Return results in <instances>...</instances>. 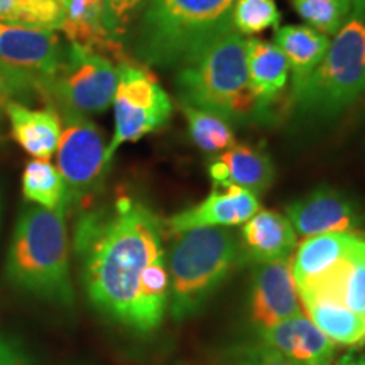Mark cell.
<instances>
[{
	"label": "cell",
	"instance_id": "obj_18",
	"mask_svg": "<svg viewBox=\"0 0 365 365\" xmlns=\"http://www.w3.org/2000/svg\"><path fill=\"white\" fill-rule=\"evenodd\" d=\"M249 85L252 90L259 120H271V107L287 85L289 66L284 54L274 43L262 39L245 41Z\"/></svg>",
	"mask_w": 365,
	"mask_h": 365
},
{
	"label": "cell",
	"instance_id": "obj_19",
	"mask_svg": "<svg viewBox=\"0 0 365 365\" xmlns=\"http://www.w3.org/2000/svg\"><path fill=\"white\" fill-rule=\"evenodd\" d=\"M12 127V137L36 159H49L56 153L61 137V117L49 105L43 110H33L21 102H11L6 108Z\"/></svg>",
	"mask_w": 365,
	"mask_h": 365
},
{
	"label": "cell",
	"instance_id": "obj_8",
	"mask_svg": "<svg viewBox=\"0 0 365 365\" xmlns=\"http://www.w3.org/2000/svg\"><path fill=\"white\" fill-rule=\"evenodd\" d=\"M117 73V88L112 100L115 132L105 150L107 170L122 144L137 143L163 129L173 115L170 95L145 68L120 61Z\"/></svg>",
	"mask_w": 365,
	"mask_h": 365
},
{
	"label": "cell",
	"instance_id": "obj_23",
	"mask_svg": "<svg viewBox=\"0 0 365 365\" xmlns=\"http://www.w3.org/2000/svg\"><path fill=\"white\" fill-rule=\"evenodd\" d=\"M22 193L27 202L46 210L66 208V185L48 159H33L22 173Z\"/></svg>",
	"mask_w": 365,
	"mask_h": 365
},
{
	"label": "cell",
	"instance_id": "obj_13",
	"mask_svg": "<svg viewBox=\"0 0 365 365\" xmlns=\"http://www.w3.org/2000/svg\"><path fill=\"white\" fill-rule=\"evenodd\" d=\"M261 210L259 196L252 191L230 186L223 191H212L203 202L190 207L164 222L171 234L195 230V228H217L244 225Z\"/></svg>",
	"mask_w": 365,
	"mask_h": 365
},
{
	"label": "cell",
	"instance_id": "obj_15",
	"mask_svg": "<svg viewBox=\"0 0 365 365\" xmlns=\"http://www.w3.org/2000/svg\"><path fill=\"white\" fill-rule=\"evenodd\" d=\"M210 178L215 188H244L261 195L271 188L276 170L269 153L264 148L249 144H234L213 159L208 166Z\"/></svg>",
	"mask_w": 365,
	"mask_h": 365
},
{
	"label": "cell",
	"instance_id": "obj_14",
	"mask_svg": "<svg viewBox=\"0 0 365 365\" xmlns=\"http://www.w3.org/2000/svg\"><path fill=\"white\" fill-rule=\"evenodd\" d=\"M257 335L259 340L294 365H333L335 360V344L304 313L261 330Z\"/></svg>",
	"mask_w": 365,
	"mask_h": 365
},
{
	"label": "cell",
	"instance_id": "obj_30",
	"mask_svg": "<svg viewBox=\"0 0 365 365\" xmlns=\"http://www.w3.org/2000/svg\"><path fill=\"white\" fill-rule=\"evenodd\" d=\"M31 91L38 93L36 78L0 61V125L6 117L7 105L17 102V98L29 97Z\"/></svg>",
	"mask_w": 365,
	"mask_h": 365
},
{
	"label": "cell",
	"instance_id": "obj_29",
	"mask_svg": "<svg viewBox=\"0 0 365 365\" xmlns=\"http://www.w3.org/2000/svg\"><path fill=\"white\" fill-rule=\"evenodd\" d=\"M344 307L365 317V237H360L350 255L344 289Z\"/></svg>",
	"mask_w": 365,
	"mask_h": 365
},
{
	"label": "cell",
	"instance_id": "obj_7",
	"mask_svg": "<svg viewBox=\"0 0 365 365\" xmlns=\"http://www.w3.org/2000/svg\"><path fill=\"white\" fill-rule=\"evenodd\" d=\"M117 80V66L110 59L86 46L71 43L58 71L38 83V93L48 98L49 105L56 103L59 110L81 115L100 113L112 103Z\"/></svg>",
	"mask_w": 365,
	"mask_h": 365
},
{
	"label": "cell",
	"instance_id": "obj_20",
	"mask_svg": "<svg viewBox=\"0 0 365 365\" xmlns=\"http://www.w3.org/2000/svg\"><path fill=\"white\" fill-rule=\"evenodd\" d=\"M360 237L357 234L333 232L307 237L296 249L293 266V277L296 287L307 286L308 282L325 274L350 254Z\"/></svg>",
	"mask_w": 365,
	"mask_h": 365
},
{
	"label": "cell",
	"instance_id": "obj_9",
	"mask_svg": "<svg viewBox=\"0 0 365 365\" xmlns=\"http://www.w3.org/2000/svg\"><path fill=\"white\" fill-rule=\"evenodd\" d=\"M61 137L58 144V171L66 185V205H80L100 186L105 166L103 132L81 113L61 110Z\"/></svg>",
	"mask_w": 365,
	"mask_h": 365
},
{
	"label": "cell",
	"instance_id": "obj_34",
	"mask_svg": "<svg viewBox=\"0 0 365 365\" xmlns=\"http://www.w3.org/2000/svg\"><path fill=\"white\" fill-rule=\"evenodd\" d=\"M354 11H365V0H350Z\"/></svg>",
	"mask_w": 365,
	"mask_h": 365
},
{
	"label": "cell",
	"instance_id": "obj_22",
	"mask_svg": "<svg viewBox=\"0 0 365 365\" xmlns=\"http://www.w3.org/2000/svg\"><path fill=\"white\" fill-rule=\"evenodd\" d=\"M307 317L333 344L362 345L365 336V317L335 303L314 301L303 304Z\"/></svg>",
	"mask_w": 365,
	"mask_h": 365
},
{
	"label": "cell",
	"instance_id": "obj_2",
	"mask_svg": "<svg viewBox=\"0 0 365 365\" xmlns=\"http://www.w3.org/2000/svg\"><path fill=\"white\" fill-rule=\"evenodd\" d=\"M66 208L29 207L21 213L6 261L11 286L58 307H73Z\"/></svg>",
	"mask_w": 365,
	"mask_h": 365
},
{
	"label": "cell",
	"instance_id": "obj_6",
	"mask_svg": "<svg viewBox=\"0 0 365 365\" xmlns=\"http://www.w3.org/2000/svg\"><path fill=\"white\" fill-rule=\"evenodd\" d=\"M365 93V11H352L312 75L293 90L299 115L330 120Z\"/></svg>",
	"mask_w": 365,
	"mask_h": 365
},
{
	"label": "cell",
	"instance_id": "obj_33",
	"mask_svg": "<svg viewBox=\"0 0 365 365\" xmlns=\"http://www.w3.org/2000/svg\"><path fill=\"white\" fill-rule=\"evenodd\" d=\"M333 365H365V354L359 350H350L336 360Z\"/></svg>",
	"mask_w": 365,
	"mask_h": 365
},
{
	"label": "cell",
	"instance_id": "obj_5",
	"mask_svg": "<svg viewBox=\"0 0 365 365\" xmlns=\"http://www.w3.org/2000/svg\"><path fill=\"white\" fill-rule=\"evenodd\" d=\"M244 36L232 29L181 66L176 76L181 105L217 113L232 122H261L249 85Z\"/></svg>",
	"mask_w": 365,
	"mask_h": 365
},
{
	"label": "cell",
	"instance_id": "obj_28",
	"mask_svg": "<svg viewBox=\"0 0 365 365\" xmlns=\"http://www.w3.org/2000/svg\"><path fill=\"white\" fill-rule=\"evenodd\" d=\"M218 365H294L262 340L237 344L223 352Z\"/></svg>",
	"mask_w": 365,
	"mask_h": 365
},
{
	"label": "cell",
	"instance_id": "obj_25",
	"mask_svg": "<svg viewBox=\"0 0 365 365\" xmlns=\"http://www.w3.org/2000/svg\"><path fill=\"white\" fill-rule=\"evenodd\" d=\"M61 21L59 0H0V22L58 31Z\"/></svg>",
	"mask_w": 365,
	"mask_h": 365
},
{
	"label": "cell",
	"instance_id": "obj_16",
	"mask_svg": "<svg viewBox=\"0 0 365 365\" xmlns=\"http://www.w3.org/2000/svg\"><path fill=\"white\" fill-rule=\"evenodd\" d=\"M63 31L70 43L86 46L100 54H113L122 59L124 44L113 31L103 0H63Z\"/></svg>",
	"mask_w": 365,
	"mask_h": 365
},
{
	"label": "cell",
	"instance_id": "obj_1",
	"mask_svg": "<svg viewBox=\"0 0 365 365\" xmlns=\"http://www.w3.org/2000/svg\"><path fill=\"white\" fill-rule=\"evenodd\" d=\"M164 228L148 205L130 196L83 213L75 227V254L90 303L140 335L158 330L170 304Z\"/></svg>",
	"mask_w": 365,
	"mask_h": 365
},
{
	"label": "cell",
	"instance_id": "obj_4",
	"mask_svg": "<svg viewBox=\"0 0 365 365\" xmlns=\"http://www.w3.org/2000/svg\"><path fill=\"white\" fill-rule=\"evenodd\" d=\"M170 309L175 322L198 314L237 267L245 262L240 237L228 227L178 234L166 254Z\"/></svg>",
	"mask_w": 365,
	"mask_h": 365
},
{
	"label": "cell",
	"instance_id": "obj_35",
	"mask_svg": "<svg viewBox=\"0 0 365 365\" xmlns=\"http://www.w3.org/2000/svg\"><path fill=\"white\" fill-rule=\"evenodd\" d=\"M362 345H365V336H364V341H362Z\"/></svg>",
	"mask_w": 365,
	"mask_h": 365
},
{
	"label": "cell",
	"instance_id": "obj_27",
	"mask_svg": "<svg viewBox=\"0 0 365 365\" xmlns=\"http://www.w3.org/2000/svg\"><path fill=\"white\" fill-rule=\"evenodd\" d=\"M232 22L237 33L252 36L267 29H277L281 12L276 0H237Z\"/></svg>",
	"mask_w": 365,
	"mask_h": 365
},
{
	"label": "cell",
	"instance_id": "obj_12",
	"mask_svg": "<svg viewBox=\"0 0 365 365\" xmlns=\"http://www.w3.org/2000/svg\"><path fill=\"white\" fill-rule=\"evenodd\" d=\"M65 58L56 31L0 22V61L31 75L36 81L51 78Z\"/></svg>",
	"mask_w": 365,
	"mask_h": 365
},
{
	"label": "cell",
	"instance_id": "obj_31",
	"mask_svg": "<svg viewBox=\"0 0 365 365\" xmlns=\"http://www.w3.org/2000/svg\"><path fill=\"white\" fill-rule=\"evenodd\" d=\"M112 27L118 38H124L127 27L135 19L137 12L144 7L145 0H103Z\"/></svg>",
	"mask_w": 365,
	"mask_h": 365
},
{
	"label": "cell",
	"instance_id": "obj_26",
	"mask_svg": "<svg viewBox=\"0 0 365 365\" xmlns=\"http://www.w3.org/2000/svg\"><path fill=\"white\" fill-rule=\"evenodd\" d=\"M294 11L309 27L325 36H335L352 14L350 0H291Z\"/></svg>",
	"mask_w": 365,
	"mask_h": 365
},
{
	"label": "cell",
	"instance_id": "obj_11",
	"mask_svg": "<svg viewBox=\"0 0 365 365\" xmlns=\"http://www.w3.org/2000/svg\"><path fill=\"white\" fill-rule=\"evenodd\" d=\"M250 319L259 331L304 313L291 259L255 264L250 279Z\"/></svg>",
	"mask_w": 365,
	"mask_h": 365
},
{
	"label": "cell",
	"instance_id": "obj_10",
	"mask_svg": "<svg viewBox=\"0 0 365 365\" xmlns=\"http://www.w3.org/2000/svg\"><path fill=\"white\" fill-rule=\"evenodd\" d=\"M286 217L296 234L304 237L333 232L360 235L365 227L364 208L345 191L331 186H318L286 205Z\"/></svg>",
	"mask_w": 365,
	"mask_h": 365
},
{
	"label": "cell",
	"instance_id": "obj_36",
	"mask_svg": "<svg viewBox=\"0 0 365 365\" xmlns=\"http://www.w3.org/2000/svg\"><path fill=\"white\" fill-rule=\"evenodd\" d=\"M59 2H63V0H59Z\"/></svg>",
	"mask_w": 365,
	"mask_h": 365
},
{
	"label": "cell",
	"instance_id": "obj_17",
	"mask_svg": "<svg viewBox=\"0 0 365 365\" xmlns=\"http://www.w3.org/2000/svg\"><path fill=\"white\" fill-rule=\"evenodd\" d=\"M298 244V234L286 215L274 210H259L242 225L240 245L247 262L262 264L289 259Z\"/></svg>",
	"mask_w": 365,
	"mask_h": 365
},
{
	"label": "cell",
	"instance_id": "obj_24",
	"mask_svg": "<svg viewBox=\"0 0 365 365\" xmlns=\"http://www.w3.org/2000/svg\"><path fill=\"white\" fill-rule=\"evenodd\" d=\"M191 140L205 153H222L235 144L232 124L217 113L181 105Z\"/></svg>",
	"mask_w": 365,
	"mask_h": 365
},
{
	"label": "cell",
	"instance_id": "obj_32",
	"mask_svg": "<svg viewBox=\"0 0 365 365\" xmlns=\"http://www.w3.org/2000/svg\"><path fill=\"white\" fill-rule=\"evenodd\" d=\"M0 365H33L26 350L16 340L0 336Z\"/></svg>",
	"mask_w": 365,
	"mask_h": 365
},
{
	"label": "cell",
	"instance_id": "obj_3",
	"mask_svg": "<svg viewBox=\"0 0 365 365\" xmlns=\"http://www.w3.org/2000/svg\"><path fill=\"white\" fill-rule=\"evenodd\" d=\"M237 0H145L135 53L144 63L181 68L234 29Z\"/></svg>",
	"mask_w": 365,
	"mask_h": 365
},
{
	"label": "cell",
	"instance_id": "obj_21",
	"mask_svg": "<svg viewBox=\"0 0 365 365\" xmlns=\"http://www.w3.org/2000/svg\"><path fill=\"white\" fill-rule=\"evenodd\" d=\"M276 46L284 54L293 75V90L312 75L328 51L330 39L309 26H282L276 31Z\"/></svg>",
	"mask_w": 365,
	"mask_h": 365
}]
</instances>
